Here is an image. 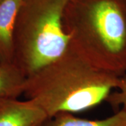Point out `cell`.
<instances>
[{"label":"cell","instance_id":"2","mask_svg":"<svg viewBox=\"0 0 126 126\" xmlns=\"http://www.w3.org/2000/svg\"><path fill=\"white\" fill-rule=\"evenodd\" d=\"M69 45L94 66L126 73V1L69 0L63 15Z\"/></svg>","mask_w":126,"mask_h":126},{"label":"cell","instance_id":"4","mask_svg":"<svg viewBox=\"0 0 126 126\" xmlns=\"http://www.w3.org/2000/svg\"><path fill=\"white\" fill-rule=\"evenodd\" d=\"M48 118L32 100L0 98V126H39Z\"/></svg>","mask_w":126,"mask_h":126},{"label":"cell","instance_id":"1","mask_svg":"<svg viewBox=\"0 0 126 126\" xmlns=\"http://www.w3.org/2000/svg\"><path fill=\"white\" fill-rule=\"evenodd\" d=\"M121 77L97 67L69 45L58 58L26 78L23 94L48 118L74 113L106 101Z\"/></svg>","mask_w":126,"mask_h":126},{"label":"cell","instance_id":"3","mask_svg":"<svg viewBox=\"0 0 126 126\" xmlns=\"http://www.w3.org/2000/svg\"><path fill=\"white\" fill-rule=\"evenodd\" d=\"M69 1H22L14 32V63L26 78L67 48L63 15Z\"/></svg>","mask_w":126,"mask_h":126},{"label":"cell","instance_id":"5","mask_svg":"<svg viewBox=\"0 0 126 126\" xmlns=\"http://www.w3.org/2000/svg\"><path fill=\"white\" fill-rule=\"evenodd\" d=\"M22 1H0V63H14V32Z\"/></svg>","mask_w":126,"mask_h":126},{"label":"cell","instance_id":"8","mask_svg":"<svg viewBox=\"0 0 126 126\" xmlns=\"http://www.w3.org/2000/svg\"><path fill=\"white\" fill-rule=\"evenodd\" d=\"M113 107H121L126 112V77H122L117 89L109 94L106 100Z\"/></svg>","mask_w":126,"mask_h":126},{"label":"cell","instance_id":"9","mask_svg":"<svg viewBox=\"0 0 126 126\" xmlns=\"http://www.w3.org/2000/svg\"><path fill=\"white\" fill-rule=\"evenodd\" d=\"M1 1V0H0V1Z\"/></svg>","mask_w":126,"mask_h":126},{"label":"cell","instance_id":"10","mask_svg":"<svg viewBox=\"0 0 126 126\" xmlns=\"http://www.w3.org/2000/svg\"><path fill=\"white\" fill-rule=\"evenodd\" d=\"M125 1H126V0H125Z\"/></svg>","mask_w":126,"mask_h":126},{"label":"cell","instance_id":"7","mask_svg":"<svg viewBox=\"0 0 126 126\" xmlns=\"http://www.w3.org/2000/svg\"><path fill=\"white\" fill-rule=\"evenodd\" d=\"M26 77L15 63H0V98L23 94Z\"/></svg>","mask_w":126,"mask_h":126},{"label":"cell","instance_id":"6","mask_svg":"<svg viewBox=\"0 0 126 126\" xmlns=\"http://www.w3.org/2000/svg\"><path fill=\"white\" fill-rule=\"evenodd\" d=\"M39 126H126V112L121 109L101 120H88L69 113H61L48 118Z\"/></svg>","mask_w":126,"mask_h":126}]
</instances>
